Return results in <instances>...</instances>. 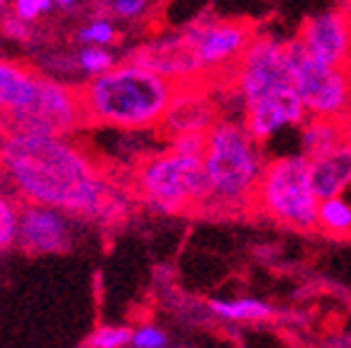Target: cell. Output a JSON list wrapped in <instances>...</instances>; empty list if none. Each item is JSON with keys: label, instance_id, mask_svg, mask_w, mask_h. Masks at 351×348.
<instances>
[{"label": "cell", "instance_id": "obj_1", "mask_svg": "<svg viewBox=\"0 0 351 348\" xmlns=\"http://www.w3.org/2000/svg\"><path fill=\"white\" fill-rule=\"evenodd\" d=\"M0 171L25 202L100 224L127 217V200L117 185L66 134L10 129L0 142Z\"/></svg>", "mask_w": 351, "mask_h": 348}, {"label": "cell", "instance_id": "obj_2", "mask_svg": "<svg viewBox=\"0 0 351 348\" xmlns=\"http://www.w3.org/2000/svg\"><path fill=\"white\" fill-rule=\"evenodd\" d=\"M230 81L241 105V122L258 144L307 120L305 105L293 86L285 42L280 39L254 34L232 69Z\"/></svg>", "mask_w": 351, "mask_h": 348}, {"label": "cell", "instance_id": "obj_3", "mask_svg": "<svg viewBox=\"0 0 351 348\" xmlns=\"http://www.w3.org/2000/svg\"><path fill=\"white\" fill-rule=\"evenodd\" d=\"M176 83L134 61H117L110 71L78 88L83 122L117 129H154L173 100Z\"/></svg>", "mask_w": 351, "mask_h": 348}, {"label": "cell", "instance_id": "obj_4", "mask_svg": "<svg viewBox=\"0 0 351 348\" xmlns=\"http://www.w3.org/2000/svg\"><path fill=\"white\" fill-rule=\"evenodd\" d=\"M205 139L208 202L203 212L234 217L254 210L256 185L266 164L261 144L241 120H217L205 132Z\"/></svg>", "mask_w": 351, "mask_h": 348}, {"label": "cell", "instance_id": "obj_5", "mask_svg": "<svg viewBox=\"0 0 351 348\" xmlns=\"http://www.w3.org/2000/svg\"><path fill=\"white\" fill-rule=\"evenodd\" d=\"M319 197L310 178V164L302 153L269 158L254 195V210L271 222L298 232L317 229Z\"/></svg>", "mask_w": 351, "mask_h": 348}, {"label": "cell", "instance_id": "obj_6", "mask_svg": "<svg viewBox=\"0 0 351 348\" xmlns=\"http://www.w3.org/2000/svg\"><path fill=\"white\" fill-rule=\"evenodd\" d=\"M137 192L147 205L164 214L203 210L208 202V175L203 156L169 147L144 158L134 173Z\"/></svg>", "mask_w": 351, "mask_h": 348}, {"label": "cell", "instance_id": "obj_7", "mask_svg": "<svg viewBox=\"0 0 351 348\" xmlns=\"http://www.w3.org/2000/svg\"><path fill=\"white\" fill-rule=\"evenodd\" d=\"M285 54H288L293 86L305 105L307 117L351 120L349 71L310 56L298 39L285 42Z\"/></svg>", "mask_w": 351, "mask_h": 348}, {"label": "cell", "instance_id": "obj_8", "mask_svg": "<svg viewBox=\"0 0 351 348\" xmlns=\"http://www.w3.org/2000/svg\"><path fill=\"white\" fill-rule=\"evenodd\" d=\"M186 39L195 56L200 81L230 78L241 51L254 39V27L239 20H208L193 22L186 29Z\"/></svg>", "mask_w": 351, "mask_h": 348}, {"label": "cell", "instance_id": "obj_9", "mask_svg": "<svg viewBox=\"0 0 351 348\" xmlns=\"http://www.w3.org/2000/svg\"><path fill=\"white\" fill-rule=\"evenodd\" d=\"M83 122L78 90L69 83L42 76L39 95L29 110L12 117L10 129H34L51 134H69Z\"/></svg>", "mask_w": 351, "mask_h": 348}, {"label": "cell", "instance_id": "obj_10", "mask_svg": "<svg viewBox=\"0 0 351 348\" xmlns=\"http://www.w3.org/2000/svg\"><path fill=\"white\" fill-rule=\"evenodd\" d=\"M71 214L39 202H22L17 210L15 244L32 256H51L71 249Z\"/></svg>", "mask_w": 351, "mask_h": 348}, {"label": "cell", "instance_id": "obj_11", "mask_svg": "<svg viewBox=\"0 0 351 348\" xmlns=\"http://www.w3.org/2000/svg\"><path fill=\"white\" fill-rule=\"evenodd\" d=\"M295 39L302 49L329 66L349 69L351 64V12L344 5L305 17Z\"/></svg>", "mask_w": 351, "mask_h": 348}, {"label": "cell", "instance_id": "obj_12", "mask_svg": "<svg viewBox=\"0 0 351 348\" xmlns=\"http://www.w3.org/2000/svg\"><path fill=\"white\" fill-rule=\"evenodd\" d=\"M217 122L215 100L197 83H181L176 88L173 100L166 110L161 129L169 136L193 134V132H208Z\"/></svg>", "mask_w": 351, "mask_h": 348}, {"label": "cell", "instance_id": "obj_13", "mask_svg": "<svg viewBox=\"0 0 351 348\" xmlns=\"http://www.w3.org/2000/svg\"><path fill=\"white\" fill-rule=\"evenodd\" d=\"M307 164L319 200L344 195V190L351 185V127L335 147L315 158H307Z\"/></svg>", "mask_w": 351, "mask_h": 348}, {"label": "cell", "instance_id": "obj_14", "mask_svg": "<svg viewBox=\"0 0 351 348\" xmlns=\"http://www.w3.org/2000/svg\"><path fill=\"white\" fill-rule=\"evenodd\" d=\"M42 76L20 61L0 56V117L12 120L34 105Z\"/></svg>", "mask_w": 351, "mask_h": 348}, {"label": "cell", "instance_id": "obj_15", "mask_svg": "<svg viewBox=\"0 0 351 348\" xmlns=\"http://www.w3.org/2000/svg\"><path fill=\"white\" fill-rule=\"evenodd\" d=\"M351 120H327V117H307L300 125V153L315 158L332 149L349 132Z\"/></svg>", "mask_w": 351, "mask_h": 348}, {"label": "cell", "instance_id": "obj_16", "mask_svg": "<svg viewBox=\"0 0 351 348\" xmlns=\"http://www.w3.org/2000/svg\"><path fill=\"white\" fill-rule=\"evenodd\" d=\"M317 229L335 239L351 236V202L344 195L322 197L317 205Z\"/></svg>", "mask_w": 351, "mask_h": 348}, {"label": "cell", "instance_id": "obj_17", "mask_svg": "<svg viewBox=\"0 0 351 348\" xmlns=\"http://www.w3.org/2000/svg\"><path fill=\"white\" fill-rule=\"evenodd\" d=\"M213 314L230 321H266L274 316V307L261 299L239 297V299H213L210 302Z\"/></svg>", "mask_w": 351, "mask_h": 348}, {"label": "cell", "instance_id": "obj_18", "mask_svg": "<svg viewBox=\"0 0 351 348\" xmlns=\"http://www.w3.org/2000/svg\"><path fill=\"white\" fill-rule=\"evenodd\" d=\"M73 61H76L78 71L86 73V78L100 76V73L110 71L117 64L108 47H93V44H83L81 49L76 51V59Z\"/></svg>", "mask_w": 351, "mask_h": 348}, {"label": "cell", "instance_id": "obj_19", "mask_svg": "<svg viewBox=\"0 0 351 348\" xmlns=\"http://www.w3.org/2000/svg\"><path fill=\"white\" fill-rule=\"evenodd\" d=\"M117 39V27L108 17H93L88 20L83 27H78L76 42L81 44H93V47H110Z\"/></svg>", "mask_w": 351, "mask_h": 348}, {"label": "cell", "instance_id": "obj_20", "mask_svg": "<svg viewBox=\"0 0 351 348\" xmlns=\"http://www.w3.org/2000/svg\"><path fill=\"white\" fill-rule=\"evenodd\" d=\"M17 210H20V207H17L10 197L0 192V251H5V249H10V246H15Z\"/></svg>", "mask_w": 351, "mask_h": 348}, {"label": "cell", "instance_id": "obj_21", "mask_svg": "<svg viewBox=\"0 0 351 348\" xmlns=\"http://www.w3.org/2000/svg\"><path fill=\"white\" fill-rule=\"evenodd\" d=\"M132 341L130 327H100L90 336V348H125Z\"/></svg>", "mask_w": 351, "mask_h": 348}, {"label": "cell", "instance_id": "obj_22", "mask_svg": "<svg viewBox=\"0 0 351 348\" xmlns=\"http://www.w3.org/2000/svg\"><path fill=\"white\" fill-rule=\"evenodd\" d=\"M51 10H54V3H51V0H12L10 3V15L29 22V25Z\"/></svg>", "mask_w": 351, "mask_h": 348}, {"label": "cell", "instance_id": "obj_23", "mask_svg": "<svg viewBox=\"0 0 351 348\" xmlns=\"http://www.w3.org/2000/svg\"><path fill=\"white\" fill-rule=\"evenodd\" d=\"M132 348H166L169 346V336L164 329L154 327V324H144V327L132 329Z\"/></svg>", "mask_w": 351, "mask_h": 348}, {"label": "cell", "instance_id": "obj_24", "mask_svg": "<svg viewBox=\"0 0 351 348\" xmlns=\"http://www.w3.org/2000/svg\"><path fill=\"white\" fill-rule=\"evenodd\" d=\"M149 5H152V0H115V3H110V10L120 20H134V17H142Z\"/></svg>", "mask_w": 351, "mask_h": 348}, {"label": "cell", "instance_id": "obj_25", "mask_svg": "<svg viewBox=\"0 0 351 348\" xmlns=\"http://www.w3.org/2000/svg\"><path fill=\"white\" fill-rule=\"evenodd\" d=\"M0 27H3V34H5V37L15 39V42H27L29 39V22L20 20V17H15V15L3 17Z\"/></svg>", "mask_w": 351, "mask_h": 348}, {"label": "cell", "instance_id": "obj_26", "mask_svg": "<svg viewBox=\"0 0 351 348\" xmlns=\"http://www.w3.org/2000/svg\"><path fill=\"white\" fill-rule=\"evenodd\" d=\"M51 3H54V8H59V10H73L78 0H51Z\"/></svg>", "mask_w": 351, "mask_h": 348}, {"label": "cell", "instance_id": "obj_27", "mask_svg": "<svg viewBox=\"0 0 351 348\" xmlns=\"http://www.w3.org/2000/svg\"><path fill=\"white\" fill-rule=\"evenodd\" d=\"M8 10H10V3H8V0H0V22L8 15Z\"/></svg>", "mask_w": 351, "mask_h": 348}, {"label": "cell", "instance_id": "obj_28", "mask_svg": "<svg viewBox=\"0 0 351 348\" xmlns=\"http://www.w3.org/2000/svg\"><path fill=\"white\" fill-rule=\"evenodd\" d=\"M341 5H344V8H346V10H349V12H351V0H344V3H341Z\"/></svg>", "mask_w": 351, "mask_h": 348}, {"label": "cell", "instance_id": "obj_29", "mask_svg": "<svg viewBox=\"0 0 351 348\" xmlns=\"http://www.w3.org/2000/svg\"><path fill=\"white\" fill-rule=\"evenodd\" d=\"M100 3H105V5H110V3H115V0H100Z\"/></svg>", "mask_w": 351, "mask_h": 348}, {"label": "cell", "instance_id": "obj_30", "mask_svg": "<svg viewBox=\"0 0 351 348\" xmlns=\"http://www.w3.org/2000/svg\"><path fill=\"white\" fill-rule=\"evenodd\" d=\"M346 71H349V83H351V64H349V69H346Z\"/></svg>", "mask_w": 351, "mask_h": 348}]
</instances>
